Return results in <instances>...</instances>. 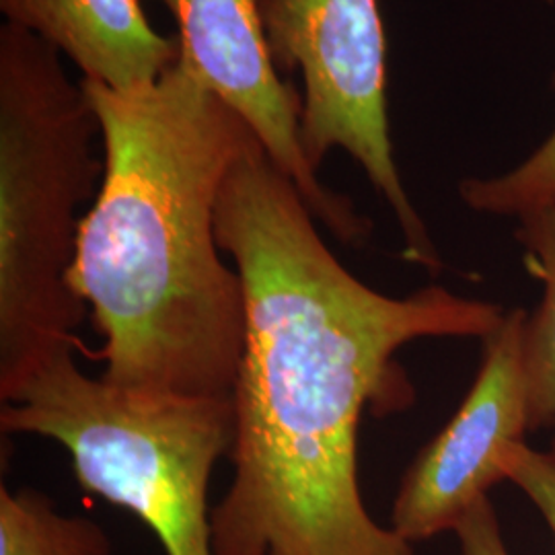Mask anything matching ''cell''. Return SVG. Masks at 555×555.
<instances>
[{
  "label": "cell",
  "mask_w": 555,
  "mask_h": 555,
  "mask_svg": "<svg viewBox=\"0 0 555 555\" xmlns=\"http://www.w3.org/2000/svg\"><path fill=\"white\" fill-rule=\"evenodd\" d=\"M0 13L114 91L157 82L181 54L178 36L157 34L139 0H0Z\"/></svg>",
  "instance_id": "8"
},
{
  "label": "cell",
  "mask_w": 555,
  "mask_h": 555,
  "mask_svg": "<svg viewBox=\"0 0 555 555\" xmlns=\"http://www.w3.org/2000/svg\"><path fill=\"white\" fill-rule=\"evenodd\" d=\"M278 73H300V146L318 171L346 151L391 206L403 258L442 270L437 247L408 196L393 157L387 112V38L377 0H258Z\"/></svg>",
  "instance_id": "5"
},
{
  "label": "cell",
  "mask_w": 555,
  "mask_h": 555,
  "mask_svg": "<svg viewBox=\"0 0 555 555\" xmlns=\"http://www.w3.org/2000/svg\"><path fill=\"white\" fill-rule=\"evenodd\" d=\"M56 48L0 27V401L80 348L87 305L70 274L82 206L98 198L100 119Z\"/></svg>",
  "instance_id": "3"
},
{
  "label": "cell",
  "mask_w": 555,
  "mask_h": 555,
  "mask_svg": "<svg viewBox=\"0 0 555 555\" xmlns=\"http://www.w3.org/2000/svg\"><path fill=\"white\" fill-rule=\"evenodd\" d=\"M0 555H114L100 522L62 515L52 498L34 488L0 486Z\"/></svg>",
  "instance_id": "10"
},
{
  "label": "cell",
  "mask_w": 555,
  "mask_h": 555,
  "mask_svg": "<svg viewBox=\"0 0 555 555\" xmlns=\"http://www.w3.org/2000/svg\"><path fill=\"white\" fill-rule=\"evenodd\" d=\"M178 21L181 60L249 124L268 157L297 185L313 217L346 245L364 243L373 224L354 202L330 190L300 146L302 95L280 77L258 0H160Z\"/></svg>",
  "instance_id": "6"
},
{
  "label": "cell",
  "mask_w": 555,
  "mask_h": 555,
  "mask_svg": "<svg viewBox=\"0 0 555 555\" xmlns=\"http://www.w3.org/2000/svg\"><path fill=\"white\" fill-rule=\"evenodd\" d=\"M4 435L59 442L80 488L137 516L167 555H217L208 492L235 442L231 397L160 396L46 360L0 408Z\"/></svg>",
  "instance_id": "4"
},
{
  "label": "cell",
  "mask_w": 555,
  "mask_h": 555,
  "mask_svg": "<svg viewBox=\"0 0 555 555\" xmlns=\"http://www.w3.org/2000/svg\"><path fill=\"white\" fill-rule=\"evenodd\" d=\"M506 481H513L535 504L555 541V428L547 451H535L518 442L504 456Z\"/></svg>",
  "instance_id": "12"
},
{
  "label": "cell",
  "mask_w": 555,
  "mask_h": 555,
  "mask_svg": "<svg viewBox=\"0 0 555 555\" xmlns=\"http://www.w3.org/2000/svg\"><path fill=\"white\" fill-rule=\"evenodd\" d=\"M525 323L527 313L515 309L481 339L483 358L469 393L401 477L391 529L410 543L455 531L506 479L504 456L531 433Z\"/></svg>",
  "instance_id": "7"
},
{
  "label": "cell",
  "mask_w": 555,
  "mask_h": 555,
  "mask_svg": "<svg viewBox=\"0 0 555 555\" xmlns=\"http://www.w3.org/2000/svg\"><path fill=\"white\" fill-rule=\"evenodd\" d=\"M515 237L543 298L525 323V373L531 430L555 428V206L518 217Z\"/></svg>",
  "instance_id": "9"
},
{
  "label": "cell",
  "mask_w": 555,
  "mask_h": 555,
  "mask_svg": "<svg viewBox=\"0 0 555 555\" xmlns=\"http://www.w3.org/2000/svg\"><path fill=\"white\" fill-rule=\"evenodd\" d=\"M80 82L100 119L103 179L70 282L103 339L101 377L144 393L231 397L245 295L222 259L217 206L259 139L181 54L137 91Z\"/></svg>",
  "instance_id": "2"
},
{
  "label": "cell",
  "mask_w": 555,
  "mask_h": 555,
  "mask_svg": "<svg viewBox=\"0 0 555 555\" xmlns=\"http://www.w3.org/2000/svg\"><path fill=\"white\" fill-rule=\"evenodd\" d=\"M459 194L472 210L494 217L518 219L555 206V130L513 171L500 178L465 179L459 185Z\"/></svg>",
  "instance_id": "11"
},
{
  "label": "cell",
  "mask_w": 555,
  "mask_h": 555,
  "mask_svg": "<svg viewBox=\"0 0 555 555\" xmlns=\"http://www.w3.org/2000/svg\"><path fill=\"white\" fill-rule=\"evenodd\" d=\"M545 2H550V4H554L555 0H545Z\"/></svg>",
  "instance_id": "14"
},
{
  "label": "cell",
  "mask_w": 555,
  "mask_h": 555,
  "mask_svg": "<svg viewBox=\"0 0 555 555\" xmlns=\"http://www.w3.org/2000/svg\"><path fill=\"white\" fill-rule=\"evenodd\" d=\"M461 555H511L490 498H481L455 527Z\"/></svg>",
  "instance_id": "13"
},
{
  "label": "cell",
  "mask_w": 555,
  "mask_h": 555,
  "mask_svg": "<svg viewBox=\"0 0 555 555\" xmlns=\"http://www.w3.org/2000/svg\"><path fill=\"white\" fill-rule=\"evenodd\" d=\"M245 295L233 389V481L212 508L217 555H416L364 506L360 420L408 410L397 352L426 337L490 336L504 311L426 286L383 295L354 276L263 144L235 160L217 206Z\"/></svg>",
  "instance_id": "1"
}]
</instances>
